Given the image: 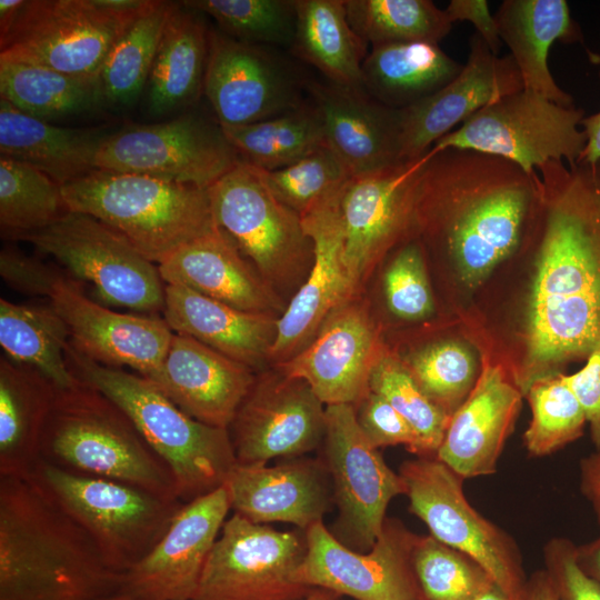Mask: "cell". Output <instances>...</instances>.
<instances>
[{"mask_svg":"<svg viewBox=\"0 0 600 600\" xmlns=\"http://www.w3.org/2000/svg\"><path fill=\"white\" fill-rule=\"evenodd\" d=\"M162 313L173 332L190 336L256 373L270 367L278 317L242 311L179 284H164Z\"/></svg>","mask_w":600,"mask_h":600,"instance_id":"f546056e","label":"cell"},{"mask_svg":"<svg viewBox=\"0 0 600 600\" xmlns=\"http://www.w3.org/2000/svg\"><path fill=\"white\" fill-rule=\"evenodd\" d=\"M294 53L330 82L364 90L362 64L368 43L351 28L343 0H294Z\"/></svg>","mask_w":600,"mask_h":600,"instance_id":"d590c367","label":"cell"},{"mask_svg":"<svg viewBox=\"0 0 600 600\" xmlns=\"http://www.w3.org/2000/svg\"><path fill=\"white\" fill-rule=\"evenodd\" d=\"M477 382L451 416L436 457L464 480L497 471L523 394L504 369L484 357Z\"/></svg>","mask_w":600,"mask_h":600,"instance_id":"d4e9b609","label":"cell"},{"mask_svg":"<svg viewBox=\"0 0 600 600\" xmlns=\"http://www.w3.org/2000/svg\"><path fill=\"white\" fill-rule=\"evenodd\" d=\"M228 431L237 463L294 458L323 440L326 406L304 380L269 367L256 374Z\"/></svg>","mask_w":600,"mask_h":600,"instance_id":"d6986e66","label":"cell"},{"mask_svg":"<svg viewBox=\"0 0 600 600\" xmlns=\"http://www.w3.org/2000/svg\"><path fill=\"white\" fill-rule=\"evenodd\" d=\"M353 407L358 427L372 447L379 449L401 444L409 452L423 457L413 429L381 396L370 390Z\"/></svg>","mask_w":600,"mask_h":600,"instance_id":"f907efd6","label":"cell"},{"mask_svg":"<svg viewBox=\"0 0 600 600\" xmlns=\"http://www.w3.org/2000/svg\"><path fill=\"white\" fill-rule=\"evenodd\" d=\"M61 189L69 211L103 222L156 264L217 228L208 189L196 186L94 169Z\"/></svg>","mask_w":600,"mask_h":600,"instance_id":"8992f818","label":"cell"},{"mask_svg":"<svg viewBox=\"0 0 600 600\" xmlns=\"http://www.w3.org/2000/svg\"><path fill=\"white\" fill-rule=\"evenodd\" d=\"M584 117L582 108L522 89L483 107L432 148L497 156L533 174L549 161L577 163L587 142L579 129Z\"/></svg>","mask_w":600,"mask_h":600,"instance_id":"30bf717a","label":"cell"},{"mask_svg":"<svg viewBox=\"0 0 600 600\" xmlns=\"http://www.w3.org/2000/svg\"><path fill=\"white\" fill-rule=\"evenodd\" d=\"M69 212L61 186L42 171L0 154L1 234L19 239Z\"/></svg>","mask_w":600,"mask_h":600,"instance_id":"7bdbcfd3","label":"cell"},{"mask_svg":"<svg viewBox=\"0 0 600 600\" xmlns=\"http://www.w3.org/2000/svg\"><path fill=\"white\" fill-rule=\"evenodd\" d=\"M57 390L37 370L1 356L0 477L32 473Z\"/></svg>","mask_w":600,"mask_h":600,"instance_id":"d6a6232c","label":"cell"},{"mask_svg":"<svg viewBox=\"0 0 600 600\" xmlns=\"http://www.w3.org/2000/svg\"><path fill=\"white\" fill-rule=\"evenodd\" d=\"M564 379L581 403L590 437L596 448L600 447V351L590 354L577 372L564 373Z\"/></svg>","mask_w":600,"mask_h":600,"instance_id":"db71d44e","label":"cell"},{"mask_svg":"<svg viewBox=\"0 0 600 600\" xmlns=\"http://www.w3.org/2000/svg\"><path fill=\"white\" fill-rule=\"evenodd\" d=\"M381 279L384 307L403 323H427L438 314L439 306L420 242L413 238L386 259Z\"/></svg>","mask_w":600,"mask_h":600,"instance_id":"c3c4849f","label":"cell"},{"mask_svg":"<svg viewBox=\"0 0 600 600\" xmlns=\"http://www.w3.org/2000/svg\"><path fill=\"white\" fill-rule=\"evenodd\" d=\"M158 269L164 284L183 286L242 311L279 318L288 304L218 227L180 247Z\"/></svg>","mask_w":600,"mask_h":600,"instance_id":"83f0119b","label":"cell"},{"mask_svg":"<svg viewBox=\"0 0 600 600\" xmlns=\"http://www.w3.org/2000/svg\"><path fill=\"white\" fill-rule=\"evenodd\" d=\"M108 133L58 127L28 116L0 97V154L29 164L63 186L96 168Z\"/></svg>","mask_w":600,"mask_h":600,"instance_id":"1f68e13d","label":"cell"},{"mask_svg":"<svg viewBox=\"0 0 600 600\" xmlns=\"http://www.w3.org/2000/svg\"><path fill=\"white\" fill-rule=\"evenodd\" d=\"M576 554L582 570L600 584V534L594 540L578 546Z\"/></svg>","mask_w":600,"mask_h":600,"instance_id":"680465c9","label":"cell"},{"mask_svg":"<svg viewBox=\"0 0 600 600\" xmlns=\"http://www.w3.org/2000/svg\"><path fill=\"white\" fill-rule=\"evenodd\" d=\"M203 91L220 126L263 121L302 104L292 77L271 54L214 30Z\"/></svg>","mask_w":600,"mask_h":600,"instance_id":"7402d4cb","label":"cell"},{"mask_svg":"<svg viewBox=\"0 0 600 600\" xmlns=\"http://www.w3.org/2000/svg\"><path fill=\"white\" fill-rule=\"evenodd\" d=\"M598 77H599V79H600V70H599V72H598Z\"/></svg>","mask_w":600,"mask_h":600,"instance_id":"03108f58","label":"cell"},{"mask_svg":"<svg viewBox=\"0 0 600 600\" xmlns=\"http://www.w3.org/2000/svg\"><path fill=\"white\" fill-rule=\"evenodd\" d=\"M389 346L424 394L449 417L468 398L480 373V354L462 333L431 336L409 347Z\"/></svg>","mask_w":600,"mask_h":600,"instance_id":"f35d334b","label":"cell"},{"mask_svg":"<svg viewBox=\"0 0 600 600\" xmlns=\"http://www.w3.org/2000/svg\"><path fill=\"white\" fill-rule=\"evenodd\" d=\"M499 36L522 78L523 89L561 106L573 98L554 81L548 64L551 46L582 42L579 24L564 0H506L494 13Z\"/></svg>","mask_w":600,"mask_h":600,"instance_id":"4dcf8cb0","label":"cell"},{"mask_svg":"<svg viewBox=\"0 0 600 600\" xmlns=\"http://www.w3.org/2000/svg\"><path fill=\"white\" fill-rule=\"evenodd\" d=\"M462 67L434 43L372 47L362 64L364 90L387 107L403 109L448 84Z\"/></svg>","mask_w":600,"mask_h":600,"instance_id":"e575fe53","label":"cell"},{"mask_svg":"<svg viewBox=\"0 0 600 600\" xmlns=\"http://www.w3.org/2000/svg\"><path fill=\"white\" fill-rule=\"evenodd\" d=\"M256 374L197 339L174 332L161 368L150 381L191 418L228 429Z\"/></svg>","mask_w":600,"mask_h":600,"instance_id":"484cf974","label":"cell"},{"mask_svg":"<svg viewBox=\"0 0 600 600\" xmlns=\"http://www.w3.org/2000/svg\"><path fill=\"white\" fill-rule=\"evenodd\" d=\"M399 474L410 511L430 534L476 560L507 594L523 600L527 578L514 540L467 500L464 479L436 456L404 461Z\"/></svg>","mask_w":600,"mask_h":600,"instance_id":"8fae6325","label":"cell"},{"mask_svg":"<svg viewBox=\"0 0 600 600\" xmlns=\"http://www.w3.org/2000/svg\"><path fill=\"white\" fill-rule=\"evenodd\" d=\"M471 600H509V598L499 586L492 583Z\"/></svg>","mask_w":600,"mask_h":600,"instance_id":"6125c7cd","label":"cell"},{"mask_svg":"<svg viewBox=\"0 0 600 600\" xmlns=\"http://www.w3.org/2000/svg\"><path fill=\"white\" fill-rule=\"evenodd\" d=\"M580 490L590 502L600 528V447L580 461Z\"/></svg>","mask_w":600,"mask_h":600,"instance_id":"9f6ffc18","label":"cell"},{"mask_svg":"<svg viewBox=\"0 0 600 600\" xmlns=\"http://www.w3.org/2000/svg\"><path fill=\"white\" fill-rule=\"evenodd\" d=\"M223 484L233 512L256 523L288 522L307 530L329 506L324 471L309 459L272 467L237 463Z\"/></svg>","mask_w":600,"mask_h":600,"instance_id":"f1b7e54d","label":"cell"},{"mask_svg":"<svg viewBox=\"0 0 600 600\" xmlns=\"http://www.w3.org/2000/svg\"><path fill=\"white\" fill-rule=\"evenodd\" d=\"M19 239L54 258L73 279L90 282L110 304L147 314L163 310L164 282L158 264L89 214L69 211L50 227Z\"/></svg>","mask_w":600,"mask_h":600,"instance_id":"7c38bea8","label":"cell"},{"mask_svg":"<svg viewBox=\"0 0 600 600\" xmlns=\"http://www.w3.org/2000/svg\"><path fill=\"white\" fill-rule=\"evenodd\" d=\"M326 457L339 508L338 537L366 552L386 521L390 501L406 487L358 427L352 404L326 406Z\"/></svg>","mask_w":600,"mask_h":600,"instance_id":"e0dca14e","label":"cell"},{"mask_svg":"<svg viewBox=\"0 0 600 600\" xmlns=\"http://www.w3.org/2000/svg\"><path fill=\"white\" fill-rule=\"evenodd\" d=\"M29 477L88 533L106 563L120 574L156 547L186 503L42 460Z\"/></svg>","mask_w":600,"mask_h":600,"instance_id":"ba28073f","label":"cell"},{"mask_svg":"<svg viewBox=\"0 0 600 600\" xmlns=\"http://www.w3.org/2000/svg\"><path fill=\"white\" fill-rule=\"evenodd\" d=\"M580 126L586 134L587 142L577 163H597L600 161V110L584 117Z\"/></svg>","mask_w":600,"mask_h":600,"instance_id":"6f0895ef","label":"cell"},{"mask_svg":"<svg viewBox=\"0 0 600 600\" xmlns=\"http://www.w3.org/2000/svg\"><path fill=\"white\" fill-rule=\"evenodd\" d=\"M68 366L131 419L144 440L170 469L183 502L207 494L227 480L237 464L228 429L202 423L176 406L140 374L96 362L69 342Z\"/></svg>","mask_w":600,"mask_h":600,"instance_id":"277c9868","label":"cell"},{"mask_svg":"<svg viewBox=\"0 0 600 600\" xmlns=\"http://www.w3.org/2000/svg\"><path fill=\"white\" fill-rule=\"evenodd\" d=\"M109 600H139V599H133V598L117 593L112 596Z\"/></svg>","mask_w":600,"mask_h":600,"instance_id":"e7e4bbea","label":"cell"},{"mask_svg":"<svg viewBox=\"0 0 600 600\" xmlns=\"http://www.w3.org/2000/svg\"><path fill=\"white\" fill-rule=\"evenodd\" d=\"M174 2L147 0L119 36L99 78L106 102L129 106L147 87L168 17Z\"/></svg>","mask_w":600,"mask_h":600,"instance_id":"60d3db41","label":"cell"},{"mask_svg":"<svg viewBox=\"0 0 600 600\" xmlns=\"http://www.w3.org/2000/svg\"><path fill=\"white\" fill-rule=\"evenodd\" d=\"M384 327L363 293L341 302L311 342L277 366L304 380L324 406L358 403L369 391L372 370L388 347Z\"/></svg>","mask_w":600,"mask_h":600,"instance_id":"ac0fdd59","label":"cell"},{"mask_svg":"<svg viewBox=\"0 0 600 600\" xmlns=\"http://www.w3.org/2000/svg\"><path fill=\"white\" fill-rule=\"evenodd\" d=\"M538 197V173L472 150L431 148L414 201V236L447 318L472 302L518 249Z\"/></svg>","mask_w":600,"mask_h":600,"instance_id":"7a4b0ae2","label":"cell"},{"mask_svg":"<svg viewBox=\"0 0 600 600\" xmlns=\"http://www.w3.org/2000/svg\"><path fill=\"white\" fill-rule=\"evenodd\" d=\"M576 550L566 538H553L543 548L544 570L557 600H600V584L579 566Z\"/></svg>","mask_w":600,"mask_h":600,"instance_id":"816d5d0a","label":"cell"},{"mask_svg":"<svg viewBox=\"0 0 600 600\" xmlns=\"http://www.w3.org/2000/svg\"><path fill=\"white\" fill-rule=\"evenodd\" d=\"M0 274L16 291L48 297L52 286L67 272L7 247L0 252Z\"/></svg>","mask_w":600,"mask_h":600,"instance_id":"f5cc1de1","label":"cell"},{"mask_svg":"<svg viewBox=\"0 0 600 600\" xmlns=\"http://www.w3.org/2000/svg\"><path fill=\"white\" fill-rule=\"evenodd\" d=\"M523 600H557L552 583L544 569L534 572L527 580Z\"/></svg>","mask_w":600,"mask_h":600,"instance_id":"91938a15","label":"cell"},{"mask_svg":"<svg viewBox=\"0 0 600 600\" xmlns=\"http://www.w3.org/2000/svg\"><path fill=\"white\" fill-rule=\"evenodd\" d=\"M353 31L371 47L438 44L452 29L446 10L430 0H343Z\"/></svg>","mask_w":600,"mask_h":600,"instance_id":"b9f144b4","label":"cell"},{"mask_svg":"<svg viewBox=\"0 0 600 600\" xmlns=\"http://www.w3.org/2000/svg\"><path fill=\"white\" fill-rule=\"evenodd\" d=\"M459 74L434 93L401 110V161L423 157L454 127L483 107L520 91L523 82L510 54H494L476 32Z\"/></svg>","mask_w":600,"mask_h":600,"instance_id":"603a6c76","label":"cell"},{"mask_svg":"<svg viewBox=\"0 0 600 600\" xmlns=\"http://www.w3.org/2000/svg\"><path fill=\"white\" fill-rule=\"evenodd\" d=\"M416 537L399 521L386 519L372 548L358 552L318 521L306 530V554L294 579L354 600H426L411 564Z\"/></svg>","mask_w":600,"mask_h":600,"instance_id":"2e32d148","label":"cell"},{"mask_svg":"<svg viewBox=\"0 0 600 600\" xmlns=\"http://www.w3.org/2000/svg\"><path fill=\"white\" fill-rule=\"evenodd\" d=\"M0 97L48 121L94 110L106 102L99 77H76L0 54Z\"/></svg>","mask_w":600,"mask_h":600,"instance_id":"8d00e7d4","label":"cell"},{"mask_svg":"<svg viewBox=\"0 0 600 600\" xmlns=\"http://www.w3.org/2000/svg\"><path fill=\"white\" fill-rule=\"evenodd\" d=\"M120 573L31 478L0 477V600H109Z\"/></svg>","mask_w":600,"mask_h":600,"instance_id":"3957f363","label":"cell"},{"mask_svg":"<svg viewBox=\"0 0 600 600\" xmlns=\"http://www.w3.org/2000/svg\"><path fill=\"white\" fill-rule=\"evenodd\" d=\"M524 398L531 420L523 434V444L530 456L551 454L583 434L586 413L564 373L536 381Z\"/></svg>","mask_w":600,"mask_h":600,"instance_id":"ee69618b","label":"cell"},{"mask_svg":"<svg viewBox=\"0 0 600 600\" xmlns=\"http://www.w3.org/2000/svg\"><path fill=\"white\" fill-rule=\"evenodd\" d=\"M524 236L456 320L523 398L600 351V161H549Z\"/></svg>","mask_w":600,"mask_h":600,"instance_id":"6da1fadb","label":"cell"},{"mask_svg":"<svg viewBox=\"0 0 600 600\" xmlns=\"http://www.w3.org/2000/svg\"><path fill=\"white\" fill-rule=\"evenodd\" d=\"M301 600H338V596L323 589H313Z\"/></svg>","mask_w":600,"mask_h":600,"instance_id":"be15d7a7","label":"cell"},{"mask_svg":"<svg viewBox=\"0 0 600 600\" xmlns=\"http://www.w3.org/2000/svg\"><path fill=\"white\" fill-rule=\"evenodd\" d=\"M266 177L272 192L300 217L338 194L351 178L328 144L288 167L266 171Z\"/></svg>","mask_w":600,"mask_h":600,"instance_id":"681fc988","label":"cell"},{"mask_svg":"<svg viewBox=\"0 0 600 600\" xmlns=\"http://www.w3.org/2000/svg\"><path fill=\"white\" fill-rule=\"evenodd\" d=\"M48 298L76 350L108 367L131 368L148 380L157 376L174 334L163 318L108 309L88 298L69 273L52 286Z\"/></svg>","mask_w":600,"mask_h":600,"instance_id":"ffe728a7","label":"cell"},{"mask_svg":"<svg viewBox=\"0 0 600 600\" xmlns=\"http://www.w3.org/2000/svg\"><path fill=\"white\" fill-rule=\"evenodd\" d=\"M182 3L212 17L224 34L238 41L292 46L294 0H189Z\"/></svg>","mask_w":600,"mask_h":600,"instance_id":"7dc6e473","label":"cell"},{"mask_svg":"<svg viewBox=\"0 0 600 600\" xmlns=\"http://www.w3.org/2000/svg\"><path fill=\"white\" fill-rule=\"evenodd\" d=\"M208 194L217 227L276 293L291 299L309 274L313 243L301 217L272 192L266 171L241 160Z\"/></svg>","mask_w":600,"mask_h":600,"instance_id":"52a82bcc","label":"cell"},{"mask_svg":"<svg viewBox=\"0 0 600 600\" xmlns=\"http://www.w3.org/2000/svg\"><path fill=\"white\" fill-rule=\"evenodd\" d=\"M342 190L301 216L313 243V262L306 281L278 319L270 367L299 353L311 342L327 317L356 294L343 256Z\"/></svg>","mask_w":600,"mask_h":600,"instance_id":"cb8c5ba5","label":"cell"},{"mask_svg":"<svg viewBox=\"0 0 600 600\" xmlns=\"http://www.w3.org/2000/svg\"><path fill=\"white\" fill-rule=\"evenodd\" d=\"M306 538L233 512L207 558L192 600H301L313 589L298 583Z\"/></svg>","mask_w":600,"mask_h":600,"instance_id":"4fadbf2b","label":"cell"},{"mask_svg":"<svg viewBox=\"0 0 600 600\" xmlns=\"http://www.w3.org/2000/svg\"><path fill=\"white\" fill-rule=\"evenodd\" d=\"M411 564L426 600H471L494 583L476 560L431 534L416 537Z\"/></svg>","mask_w":600,"mask_h":600,"instance_id":"f6af8a7d","label":"cell"},{"mask_svg":"<svg viewBox=\"0 0 600 600\" xmlns=\"http://www.w3.org/2000/svg\"><path fill=\"white\" fill-rule=\"evenodd\" d=\"M174 3L151 68L148 103L166 114L192 103L203 90L209 52V29L199 12Z\"/></svg>","mask_w":600,"mask_h":600,"instance_id":"836d02e7","label":"cell"},{"mask_svg":"<svg viewBox=\"0 0 600 600\" xmlns=\"http://www.w3.org/2000/svg\"><path fill=\"white\" fill-rule=\"evenodd\" d=\"M240 161L219 123L184 114L108 134L96 168L208 189Z\"/></svg>","mask_w":600,"mask_h":600,"instance_id":"5bb4252c","label":"cell"},{"mask_svg":"<svg viewBox=\"0 0 600 600\" xmlns=\"http://www.w3.org/2000/svg\"><path fill=\"white\" fill-rule=\"evenodd\" d=\"M40 460L70 472L181 500L170 469L127 413L81 380L73 388L57 390Z\"/></svg>","mask_w":600,"mask_h":600,"instance_id":"5b68a950","label":"cell"},{"mask_svg":"<svg viewBox=\"0 0 600 600\" xmlns=\"http://www.w3.org/2000/svg\"><path fill=\"white\" fill-rule=\"evenodd\" d=\"M230 509L224 484L186 502L156 547L120 574L118 593L139 600H192Z\"/></svg>","mask_w":600,"mask_h":600,"instance_id":"44dd1931","label":"cell"},{"mask_svg":"<svg viewBox=\"0 0 600 600\" xmlns=\"http://www.w3.org/2000/svg\"><path fill=\"white\" fill-rule=\"evenodd\" d=\"M369 388L410 424L420 440L423 457L436 456L451 417L424 394L389 343L372 370Z\"/></svg>","mask_w":600,"mask_h":600,"instance_id":"bcb514c9","label":"cell"},{"mask_svg":"<svg viewBox=\"0 0 600 600\" xmlns=\"http://www.w3.org/2000/svg\"><path fill=\"white\" fill-rule=\"evenodd\" d=\"M24 2L26 0H0V37L10 30Z\"/></svg>","mask_w":600,"mask_h":600,"instance_id":"94428289","label":"cell"},{"mask_svg":"<svg viewBox=\"0 0 600 600\" xmlns=\"http://www.w3.org/2000/svg\"><path fill=\"white\" fill-rule=\"evenodd\" d=\"M147 0H26L0 54L76 77H99L112 46Z\"/></svg>","mask_w":600,"mask_h":600,"instance_id":"9c48e42d","label":"cell"},{"mask_svg":"<svg viewBox=\"0 0 600 600\" xmlns=\"http://www.w3.org/2000/svg\"><path fill=\"white\" fill-rule=\"evenodd\" d=\"M451 22L469 21L476 33L498 56L502 40L498 32L494 14H491L486 0H451L444 9Z\"/></svg>","mask_w":600,"mask_h":600,"instance_id":"11a10c76","label":"cell"},{"mask_svg":"<svg viewBox=\"0 0 600 600\" xmlns=\"http://www.w3.org/2000/svg\"><path fill=\"white\" fill-rule=\"evenodd\" d=\"M427 153L346 183L340 197L343 256L356 294L364 292L394 249L413 239L417 186Z\"/></svg>","mask_w":600,"mask_h":600,"instance_id":"9a60e30c","label":"cell"},{"mask_svg":"<svg viewBox=\"0 0 600 600\" xmlns=\"http://www.w3.org/2000/svg\"><path fill=\"white\" fill-rule=\"evenodd\" d=\"M69 342V329L51 303L18 304L0 299L3 356L37 370L59 390L80 383L68 366Z\"/></svg>","mask_w":600,"mask_h":600,"instance_id":"74e56055","label":"cell"},{"mask_svg":"<svg viewBox=\"0 0 600 600\" xmlns=\"http://www.w3.org/2000/svg\"><path fill=\"white\" fill-rule=\"evenodd\" d=\"M327 144L350 176L400 162L401 110L387 107L366 91L332 82L308 84Z\"/></svg>","mask_w":600,"mask_h":600,"instance_id":"4316f807","label":"cell"},{"mask_svg":"<svg viewBox=\"0 0 600 600\" xmlns=\"http://www.w3.org/2000/svg\"><path fill=\"white\" fill-rule=\"evenodd\" d=\"M240 159L264 171L288 167L327 144L312 104L243 126H220Z\"/></svg>","mask_w":600,"mask_h":600,"instance_id":"ab89813d","label":"cell"}]
</instances>
